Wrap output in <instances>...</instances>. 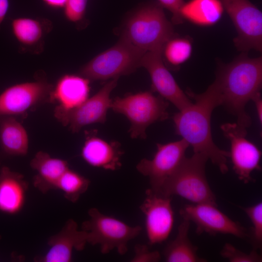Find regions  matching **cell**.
Returning <instances> with one entry per match:
<instances>
[{
	"instance_id": "cell-1",
	"label": "cell",
	"mask_w": 262,
	"mask_h": 262,
	"mask_svg": "<svg viewBox=\"0 0 262 262\" xmlns=\"http://www.w3.org/2000/svg\"><path fill=\"white\" fill-rule=\"evenodd\" d=\"M186 93L194 102L173 115L176 134L193 147L194 153L206 156L222 173L225 174L228 171L229 152L215 144L211 126L212 112L221 103L218 87L214 81L202 93L197 94L190 89Z\"/></svg>"
},
{
	"instance_id": "cell-2",
	"label": "cell",
	"mask_w": 262,
	"mask_h": 262,
	"mask_svg": "<svg viewBox=\"0 0 262 262\" xmlns=\"http://www.w3.org/2000/svg\"><path fill=\"white\" fill-rule=\"evenodd\" d=\"M246 53L221 66L214 82L219 91L221 105L236 116L238 124L246 128L251 119L246 106L262 88V57L250 58Z\"/></svg>"
},
{
	"instance_id": "cell-3",
	"label": "cell",
	"mask_w": 262,
	"mask_h": 262,
	"mask_svg": "<svg viewBox=\"0 0 262 262\" xmlns=\"http://www.w3.org/2000/svg\"><path fill=\"white\" fill-rule=\"evenodd\" d=\"M208 157L194 153L185 157L175 172L165 181L159 193L171 196L177 195L193 203H209L217 206L215 196L206 176Z\"/></svg>"
},
{
	"instance_id": "cell-4",
	"label": "cell",
	"mask_w": 262,
	"mask_h": 262,
	"mask_svg": "<svg viewBox=\"0 0 262 262\" xmlns=\"http://www.w3.org/2000/svg\"><path fill=\"white\" fill-rule=\"evenodd\" d=\"M176 35L159 3L140 8L128 19L123 37L135 46L147 51L163 49Z\"/></svg>"
},
{
	"instance_id": "cell-5",
	"label": "cell",
	"mask_w": 262,
	"mask_h": 262,
	"mask_svg": "<svg viewBox=\"0 0 262 262\" xmlns=\"http://www.w3.org/2000/svg\"><path fill=\"white\" fill-rule=\"evenodd\" d=\"M168 107L167 100L150 91L116 97L111 105L114 112L123 115L130 121L131 137L141 139L146 138V131L149 125L168 118Z\"/></svg>"
},
{
	"instance_id": "cell-6",
	"label": "cell",
	"mask_w": 262,
	"mask_h": 262,
	"mask_svg": "<svg viewBox=\"0 0 262 262\" xmlns=\"http://www.w3.org/2000/svg\"><path fill=\"white\" fill-rule=\"evenodd\" d=\"M88 214L89 218L82 222V229L86 232L87 243L98 245L102 254L116 249L120 255L125 254L129 242L142 230L140 226H131L96 208L90 209Z\"/></svg>"
},
{
	"instance_id": "cell-7",
	"label": "cell",
	"mask_w": 262,
	"mask_h": 262,
	"mask_svg": "<svg viewBox=\"0 0 262 262\" xmlns=\"http://www.w3.org/2000/svg\"><path fill=\"white\" fill-rule=\"evenodd\" d=\"M146 52L122 37L115 45L89 61L81 69L80 73L89 80L119 78L140 67L141 59Z\"/></svg>"
},
{
	"instance_id": "cell-8",
	"label": "cell",
	"mask_w": 262,
	"mask_h": 262,
	"mask_svg": "<svg viewBox=\"0 0 262 262\" xmlns=\"http://www.w3.org/2000/svg\"><path fill=\"white\" fill-rule=\"evenodd\" d=\"M237 32L233 39L242 52L251 49L262 51V13L249 0H220Z\"/></svg>"
},
{
	"instance_id": "cell-9",
	"label": "cell",
	"mask_w": 262,
	"mask_h": 262,
	"mask_svg": "<svg viewBox=\"0 0 262 262\" xmlns=\"http://www.w3.org/2000/svg\"><path fill=\"white\" fill-rule=\"evenodd\" d=\"M118 78L109 81L94 95L74 108L63 110L56 107L55 117L74 133L86 125L105 123L112 101L110 94L116 86Z\"/></svg>"
},
{
	"instance_id": "cell-10",
	"label": "cell",
	"mask_w": 262,
	"mask_h": 262,
	"mask_svg": "<svg viewBox=\"0 0 262 262\" xmlns=\"http://www.w3.org/2000/svg\"><path fill=\"white\" fill-rule=\"evenodd\" d=\"M189 146L183 139L166 144L157 143L153 158L143 159L138 163L136 169L148 178L150 189L159 193L164 183L185 157V152Z\"/></svg>"
},
{
	"instance_id": "cell-11",
	"label": "cell",
	"mask_w": 262,
	"mask_h": 262,
	"mask_svg": "<svg viewBox=\"0 0 262 262\" xmlns=\"http://www.w3.org/2000/svg\"><path fill=\"white\" fill-rule=\"evenodd\" d=\"M183 219L194 223L196 232L211 235L230 234L240 238L248 237L249 231L239 223L234 221L209 203L186 204L180 211Z\"/></svg>"
},
{
	"instance_id": "cell-12",
	"label": "cell",
	"mask_w": 262,
	"mask_h": 262,
	"mask_svg": "<svg viewBox=\"0 0 262 262\" xmlns=\"http://www.w3.org/2000/svg\"><path fill=\"white\" fill-rule=\"evenodd\" d=\"M224 136L229 141L233 169L238 179L244 183L253 180L251 174L261 170L262 152L246 138V128L236 123H226L221 126Z\"/></svg>"
},
{
	"instance_id": "cell-13",
	"label": "cell",
	"mask_w": 262,
	"mask_h": 262,
	"mask_svg": "<svg viewBox=\"0 0 262 262\" xmlns=\"http://www.w3.org/2000/svg\"><path fill=\"white\" fill-rule=\"evenodd\" d=\"M53 86L45 81L16 84L0 94V117L25 113L40 104L50 102Z\"/></svg>"
},
{
	"instance_id": "cell-14",
	"label": "cell",
	"mask_w": 262,
	"mask_h": 262,
	"mask_svg": "<svg viewBox=\"0 0 262 262\" xmlns=\"http://www.w3.org/2000/svg\"><path fill=\"white\" fill-rule=\"evenodd\" d=\"M139 208L145 216L146 234L149 245L165 241L171 233L174 222L171 196L148 189Z\"/></svg>"
},
{
	"instance_id": "cell-15",
	"label": "cell",
	"mask_w": 262,
	"mask_h": 262,
	"mask_svg": "<svg viewBox=\"0 0 262 262\" xmlns=\"http://www.w3.org/2000/svg\"><path fill=\"white\" fill-rule=\"evenodd\" d=\"M162 50L160 49L146 51L141 59L140 67H144L148 71L152 91L157 92L180 111L189 106L192 101L164 63Z\"/></svg>"
},
{
	"instance_id": "cell-16",
	"label": "cell",
	"mask_w": 262,
	"mask_h": 262,
	"mask_svg": "<svg viewBox=\"0 0 262 262\" xmlns=\"http://www.w3.org/2000/svg\"><path fill=\"white\" fill-rule=\"evenodd\" d=\"M87 243L86 231L79 230L77 222L73 219H69L59 232L49 238L48 251L44 255L36 257L34 261L70 262L73 251L83 250Z\"/></svg>"
},
{
	"instance_id": "cell-17",
	"label": "cell",
	"mask_w": 262,
	"mask_h": 262,
	"mask_svg": "<svg viewBox=\"0 0 262 262\" xmlns=\"http://www.w3.org/2000/svg\"><path fill=\"white\" fill-rule=\"evenodd\" d=\"M123 153L118 142L108 141L97 135L87 137L81 150L82 158L89 165L111 171L121 167Z\"/></svg>"
},
{
	"instance_id": "cell-18",
	"label": "cell",
	"mask_w": 262,
	"mask_h": 262,
	"mask_svg": "<svg viewBox=\"0 0 262 262\" xmlns=\"http://www.w3.org/2000/svg\"><path fill=\"white\" fill-rule=\"evenodd\" d=\"M27 189L28 183L22 174L3 166L0 170V212L18 213L25 204Z\"/></svg>"
},
{
	"instance_id": "cell-19",
	"label": "cell",
	"mask_w": 262,
	"mask_h": 262,
	"mask_svg": "<svg viewBox=\"0 0 262 262\" xmlns=\"http://www.w3.org/2000/svg\"><path fill=\"white\" fill-rule=\"evenodd\" d=\"M89 83L90 80L83 76L66 75L53 88L50 102H57L56 107L63 110L74 108L88 98Z\"/></svg>"
},
{
	"instance_id": "cell-20",
	"label": "cell",
	"mask_w": 262,
	"mask_h": 262,
	"mask_svg": "<svg viewBox=\"0 0 262 262\" xmlns=\"http://www.w3.org/2000/svg\"><path fill=\"white\" fill-rule=\"evenodd\" d=\"M30 166L37 173L33 178V185L43 194L56 189L61 177L69 168L66 161L51 157L42 151L35 155L31 161Z\"/></svg>"
},
{
	"instance_id": "cell-21",
	"label": "cell",
	"mask_w": 262,
	"mask_h": 262,
	"mask_svg": "<svg viewBox=\"0 0 262 262\" xmlns=\"http://www.w3.org/2000/svg\"><path fill=\"white\" fill-rule=\"evenodd\" d=\"M224 8L220 0H190L180 10L183 20L199 26L215 25L221 18Z\"/></svg>"
},
{
	"instance_id": "cell-22",
	"label": "cell",
	"mask_w": 262,
	"mask_h": 262,
	"mask_svg": "<svg viewBox=\"0 0 262 262\" xmlns=\"http://www.w3.org/2000/svg\"><path fill=\"white\" fill-rule=\"evenodd\" d=\"M0 146L7 154L24 156L29 148L26 130L14 116L0 117Z\"/></svg>"
},
{
	"instance_id": "cell-23",
	"label": "cell",
	"mask_w": 262,
	"mask_h": 262,
	"mask_svg": "<svg viewBox=\"0 0 262 262\" xmlns=\"http://www.w3.org/2000/svg\"><path fill=\"white\" fill-rule=\"evenodd\" d=\"M190 222L183 219L179 225L178 233L167 244L163 255L167 262H204L206 260L197 254V247L191 243L188 237Z\"/></svg>"
},
{
	"instance_id": "cell-24",
	"label": "cell",
	"mask_w": 262,
	"mask_h": 262,
	"mask_svg": "<svg viewBox=\"0 0 262 262\" xmlns=\"http://www.w3.org/2000/svg\"><path fill=\"white\" fill-rule=\"evenodd\" d=\"M192 49V42L190 37L176 35L165 44L162 50V56L169 65L174 68H178L189 59Z\"/></svg>"
},
{
	"instance_id": "cell-25",
	"label": "cell",
	"mask_w": 262,
	"mask_h": 262,
	"mask_svg": "<svg viewBox=\"0 0 262 262\" xmlns=\"http://www.w3.org/2000/svg\"><path fill=\"white\" fill-rule=\"evenodd\" d=\"M90 183L87 178L68 168L59 179L57 189L63 193L66 199L71 202H76L87 190Z\"/></svg>"
},
{
	"instance_id": "cell-26",
	"label": "cell",
	"mask_w": 262,
	"mask_h": 262,
	"mask_svg": "<svg viewBox=\"0 0 262 262\" xmlns=\"http://www.w3.org/2000/svg\"><path fill=\"white\" fill-rule=\"evenodd\" d=\"M13 33L17 40L25 45H33L39 41L43 35L40 22L30 18H17L12 22Z\"/></svg>"
},
{
	"instance_id": "cell-27",
	"label": "cell",
	"mask_w": 262,
	"mask_h": 262,
	"mask_svg": "<svg viewBox=\"0 0 262 262\" xmlns=\"http://www.w3.org/2000/svg\"><path fill=\"white\" fill-rule=\"evenodd\" d=\"M250 219L253 227L249 231L254 249H261L262 246V202L248 207H240Z\"/></svg>"
},
{
	"instance_id": "cell-28",
	"label": "cell",
	"mask_w": 262,
	"mask_h": 262,
	"mask_svg": "<svg viewBox=\"0 0 262 262\" xmlns=\"http://www.w3.org/2000/svg\"><path fill=\"white\" fill-rule=\"evenodd\" d=\"M221 256L230 262H261L262 255L254 249L249 253H246L237 248L229 243H226L223 247Z\"/></svg>"
},
{
	"instance_id": "cell-29",
	"label": "cell",
	"mask_w": 262,
	"mask_h": 262,
	"mask_svg": "<svg viewBox=\"0 0 262 262\" xmlns=\"http://www.w3.org/2000/svg\"><path fill=\"white\" fill-rule=\"evenodd\" d=\"M88 0H67L65 6V15L71 21L81 20L85 13Z\"/></svg>"
},
{
	"instance_id": "cell-30",
	"label": "cell",
	"mask_w": 262,
	"mask_h": 262,
	"mask_svg": "<svg viewBox=\"0 0 262 262\" xmlns=\"http://www.w3.org/2000/svg\"><path fill=\"white\" fill-rule=\"evenodd\" d=\"M134 255L131 260V262H157L161 256L158 251H150L144 244H136L134 248Z\"/></svg>"
},
{
	"instance_id": "cell-31",
	"label": "cell",
	"mask_w": 262,
	"mask_h": 262,
	"mask_svg": "<svg viewBox=\"0 0 262 262\" xmlns=\"http://www.w3.org/2000/svg\"><path fill=\"white\" fill-rule=\"evenodd\" d=\"M158 1L162 7L171 13L172 21L174 24H179L183 22L180 15V10L185 3L184 0H158Z\"/></svg>"
},
{
	"instance_id": "cell-32",
	"label": "cell",
	"mask_w": 262,
	"mask_h": 262,
	"mask_svg": "<svg viewBox=\"0 0 262 262\" xmlns=\"http://www.w3.org/2000/svg\"><path fill=\"white\" fill-rule=\"evenodd\" d=\"M255 105L258 118L261 124L262 123V99L261 93L256 94L252 99Z\"/></svg>"
},
{
	"instance_id": "cell-33",
	"label": "cell",
	"mask_w": 262,
	"mask_h": 262,
	"mask_svg": "<svg viewBox=\"0 0 262 262\" xmlns=\"http://www.w3.org/2000/svg\"><path fill=\"white\" fill-rule=\"evenodd\" d=\"M9 6V0H0V28L8 10Z\"/></svg>"
},
{
	"instance_id": "cell-34",
	"label": "cell",
	"mask_w": 262,
	"mask_h": 262,
	"mask_svg": "<svg viewBox=\"0 0 262 262\" xmlns=\"http://www.w3.org/2000/svg\"><path fill=\"white\" fill-rule=\"evenodd\" d=\"M47 4L53 7H65L67 0H43Z\"/></svg>"
},
{
	"instance_id": "cell-35",
	"label": "cell",
	"mask_w": 262,
	"mask_h": 262,
	"mask_svg": "<svg viewBox=\"0 0 262 262\" xmlns=\"http://www.w3.org/2000/svg\"><path fill=\"white\" fill-rule=\"evenodd\" d=\"M1 235H0V239H1Z\"/></svg>"
}]
</instances>
